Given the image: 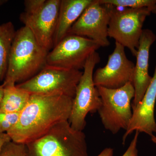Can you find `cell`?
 I'll list each match as a JSON object with an SVG mask.
<instances>
[{
	"instance_id": "cell-1",
	"label": "cell",
	"mask_w": 156,
	"mask_h": 156,
	"mask_svg": "<svg viewBox=\"0 0 156 156\" xmlns=\"http://www.w3.org/2000/svg\"><path fill=\"white\" fill-rule=\"evenodd\" d=\"M73 99L59 94H31L17 124L7 134L12 141L22 144L37 139L57 123L68 121Z\"/></svg>"
},
{
	"instance_id": "cell-2",
	"label": "cell",
	"mask_w": 156,
	"mask_h": 156,
	"mask_svg": "<svg viewBox=\"0 0 156 156\" xmlns=\"http://www.w3.org/2000/svg\"><path fill=\"white\" fill-rule=\"evenodd\" d=\"M48 53L29 29L24 26L19 29L16 31L11 46L4 83H21L36 75L47 65Z\"/></svg>"
},
{
	"instance_id": "cell-3",
	"label": "cell",
	"mask_w": 156,
	"mask_h": 156,
	"mask_svg": "<svg viewBox=\"0 0 156 156\" xmlns=\"http://www.w3.org/2000/svg\"><path fill=\"white\" fill-rule=\"evenodd\" d=\"M25 145L27 156H88L86 135L73 129L68 121L57 123Z\"/></svg>"
},
{
	"instance_id": "cell-4",
	"label": "cell",
	"mask_w": 156,
	"mask_h": 156,
	"mask_svg": "<svg viewBox=\"0 0 156 156\" xmlns=\"http://www.w3.org/2000/svg\"><path fill=\"white\" fill-rule=\"evenodd\" d=\"M101 104L98 112L104 128L113 134L127 130L132 116L131 101L135 91L132 83L117 89L96 87Z\"/></svg>"
},
{
	"instance_id": "cell-5",
	"label": "cell",
	"mask_w": 156,
	"mask_h": 156,
	"mask_svg": "<svg viewBox=\"0 0 156 156\" xmlns=\"http://www.w3.org/2000/svg\"><path fill=\"white\" fill-rule=\"evenodd\" d=\"M105 5L110 17L108 37L128 48L136 57L144 23L151 10L147 8L121 9L112 5Z\"/></svg>"
},
{
	"instance_id": "cell-6",
	"label": "cell",
	"mask_w": 156,
	"mask_h": 156,
	"mask_svg": "<svg viewBox=\"0 0 156 156\" xmlns=\"http://www.w3.org/2000/svg\"><path fill=\"white\" fill-rule=\"evenodd\" d=\"M100 60L96 51L89 56L77 87L68 120L72 128L76 131H83L86 126L87 115L89 113L96 112L101 105L100 95L93 82L94 69Z\"/></svg>"
},
{
	"instance_id": "cell-7",
	"label": "cell",
	"mask_w": 156,
	"mask_h": 156,
	"mask_svg": "<svg viewBox=\"0 0 156 156\" xmlns=\"http://www.w3.org/2000/svg\"><path fill=\"white\" fill-rule=\"evenodd\" d=\"M83 73L46 65L36 75L16 86L31 94H59L73 98Z\"/></svg>"
},
{
	"instance_id": "cell-8",
	"label": "cell",
	"mask_w": 156,
	"mask_h": 156,
	"mask_svg": "<svg viewBox=\"0 0 156 156\" xmlns=\"http://www.w3.org/2000/svg\"><path fill=\"white\" fill-rule=\"evenodd\" d=\"M101 48L85 37L67 35L48 53L47 65L65 69H84L89 56Z\"/></svg>"
},
{
	"instance_id": "cell-9",
	"label": "cell",
	"mask_w": 156,
	"mask_h": 156,
	"mask_svg": "<svg viewBox=\"0 0 156 156\" xmlns=\"http://www.w3.org/2000/svg\"><path fill=\"white\" fill-rule=\"evenodd\" d=\"M109 21L106 6L100 4L98 0H93L74 23L68 35L85 37L93 40L100 47H108Z\"/></svg>"
},
{
	"instance_id": "cell-10",
	"label": "cell",
	"mask_w": 156,
	"mask_h": 156,
	"mask_svg": "<svg viewBox=\"0 0 156 156\" xmlns=\"http://www.w3.org/2000/svg\"><path fill=\"white\" fill-rule=\"evenodd\" d=\"M125 47L115 42L113 52L108 56L105 66L93 74L96 87L117 89L133 83L135 64L126 56Z\"/></svg>"
},
{
	"instance_id": "cell-11",
	"label": "cell",
	"mask_w": 156,
	"mask_h": 156,
	"mask_svg": "<svg viewBox=\"0 0 156 156\" xmlns=\"http://www.w3.org/2000/svg\"><path fill=\"white\" fill-rule=\"evenodd\" d=\"M60 0H46L44 5L33 14L22 12L20 21L29 29L37 41L48 52L53 48Z\"/></svg>"
},
{
	"instance_id": "cell-12",
	"label": "cell",
	"mask_w": 156,
	"mask_h": 156,
	"mask_svg": "<svg viewBox=\"0 0 156 156\" xmlns=\"http://www.w3.org/2000/svg\"><path fill=\"white\" fill-rule=\"evenodd\" d=\"M156 101V66L153 77L142 100L132 109L131 122L123 136V144L127 137L134 131L152 136L156 132L154 108Z\"/></svg>"
},
{
	"instance_id": "cell-13",
	"label": "cell",
	"mask_w": 156,
	"mask_h": 156,
	"mask_svg": "<svg viewBox=\"0 0 156 156\" xmlns=\"http://www.w3.org/2000/svg\"><path fill=\"white\" fill-rule=\"evenodd\" d=\"M156 36L149 29H143L139 41V47L136 56L133 83L135 94L132 108L142 100L152 77L149 74V58L151 46L155 41Z\"/></svg>"
},
{
	"instance_id": "cell-14",
	"label": "cell",
	"mask_w": 156,
	"mask_h": 156,
	"mask_svg": "<svg viewBox=\"0 0 156 156\" xmlns=\"http://www.w3.org/2000/svg\"><path fill=\"white\" fill-rule=\"evenodd\" d=\"M93 0H60L54 46L67 35L69 30Z\"/></svg>"
},
{
	"instance_id": "cell-15",
	"label": "cell",
	"mask_w": 156,
	"mask_h": 156,
	"mask_svg": "<svg viewBox=\"0 0 156 156\" xmlns=\"http://www.w3.org/2000/svg\"><path fill=\"white\" fill-rule=\"evenodd\" d=\"M4 96L0 111L20 113L28 103L31 94L17 87L15 84L5 83Z\"/></svg>"
},
{
	"instance_id": "cell-16",
	"label": "cell",
	"mask_w": 156,
	"mask_h": 156,
	"mask_svg": "<svg viewBox=\"0 0 156 156\" xmlns=\"http://www.w3.org/2000/svg\"><path fill=\"white\" fill-rule=\"evenodd\" d=\"M16 32L11 21L0 25V81L5 78L11 46Z\"/></svg>"
},
{
	"instance_id": "cell-17",
	"label": "cell",
	"mask_w": 156,
	"mask_h": 156,
	"mask_svg": "<svg viewBox=\"0 0 156 156\" xmlns=\"http://www.w3.org/2000/svg\"><path fill=\"white\" fill-rule=\"evenodd\" d=\"M98 1L100 4L112 5L118 8H149L151 12L156 4V0H98Z\"/></svg>"
},
{
	"instance_id": "cell-18",
	"label": "cell",
	"mask_w": 156,
	"mask_h": 156,
	"mask_svg": "<svg viewBox=\"0 0 156 156\" xmlns=\"http://www.w3.org/2000/svg\"><path fill=\"white\" fill-rule=\"evenodd\" d=\"M20 113L0 111V133H7L17 122Z\"/></svg>"
},
{
	"instance_id": "cell-19",
	"label": "cell",
	"mask_w": 156,
	"mask_h": 156,
	"mask_svg": "<svg viewBox=\"0 0 156 156\" xmlns=\"http://www.w3.org/2000/svg\"><path fill=\"white\" fill-rule=\"evenodd\" d=\"M0 156H27L25 144L11 141L3 147Z\"/></svg>"
},
{
	"instance_id": "cell-20",
	"label": "cell",
	"mask_w": 156,
	"mask_h": 156,
	"mask_svg": "<svg viewBox=\"0 0 156 156\" xmlns=\"http://www.w3.org/2000/svg\"><path fill=\"white\" fill-rule=\"evenodd\" d=\"M46 0H26L24 1L25 13L32 14L38 11L44 5Z\"/></svg>"
},
{
	"instance_id": "cell-21",
	"label": "cell",
	"mask_w": 156,
	"mask_h": 156,
	"mask_svg": "<svg viewBox=\"0 0 156 156\" xmlns=\"http://www.w3.org/2000/svg\"><path fill=\"white\" fill-rule=\"evenodd\" d=\"M139 133L138 131H135V135L131 140V143L129 144L127 150L122 156H139L137 148V144Z\"/></svg>"
},
{
	"instance_id": "cell-22",
	"label": "cell",
	"mask_w": 156,
	"mask_h": 156,
	"mask_svg": "<svg viewBox=\"0 0 156 156\" xmlns=\"http://www.w3.org/2000/svg\"><path fill=\"white\" fill-rule=\"evenodd\" d=\"M11 141V137L7 133H0V154L4 146Z\"/></svg>"
},
{
	"instance_id": "cell-23",
	"label": "cell",
	"mask_w": 156,
	"mask_h": 156,
	"mask_svg": "<svg viewBox=\"0 0 156 156\" xmlns=\"http://www.w3.org/2000/svg\"><path fill=\"white\" fill-rule=\"evenodd\" d=\"M114 150L111 147H107L104 149L97 156H113Z\"/></svg>"
},
{
	"instance_id": "cell-24",
	"label": "cell",
	"mask_w": 156,
	"mask_h": 156,
	"mask_svg": "<svg viewBox=\"0 0 156 156\" xmlns=\"http://www.w3.org/2000/svg\"><path fill=\"white\" fill-rule=\"evenodd\" d=\"M5 84L0 85V106L2 101L3 96H4V89H5Z\"/></svg>"
},
{
	"instance_id": "cell-25",
	"label": "cell",
	"mask_w": 156,
	"mask_h": 156,
	"mask_svg": "<svg viewBox=\"0 0 156 156\" xmlns=\"http://www.w3.org/2000/svg\"><path fill=\"white\" fill-rule=\"evenodd\" d=\"M8 2V0H0V7L5 5V4H6Z\"/></svg>"
},
{
	"instance_id": "cell-26",
	"label": "cell",
	"mask_w": 156,
	"mask_h": 156,
	"mask_svg": "<svg viewBox=\"0 0 156 156\" xmlns=\"http://www.w3.org/2000/svg\"><path fill=\"white\" fill-rule=\"evenodd\" d=\"M151 140L152 142L154 143L155 144H156V136H155L154 135H152V136H151Z\"/></svg>"
},
{
	"instance_id": "cell-27",
	"label": "cell",
	"mask_w": 156,
	"mask_h": 156,
	"mask_svg": "<svg viewBox=\"0 0 156 156\" xmlns=\"http://www.w3.org/2000/svg\"><path fill=\"white\" fill-rule=\"evenodd\" d=\"M152 13H154V14H156V4L155 6H154L153 9L152 11Z\"/></svg>"
}]
</instances>
